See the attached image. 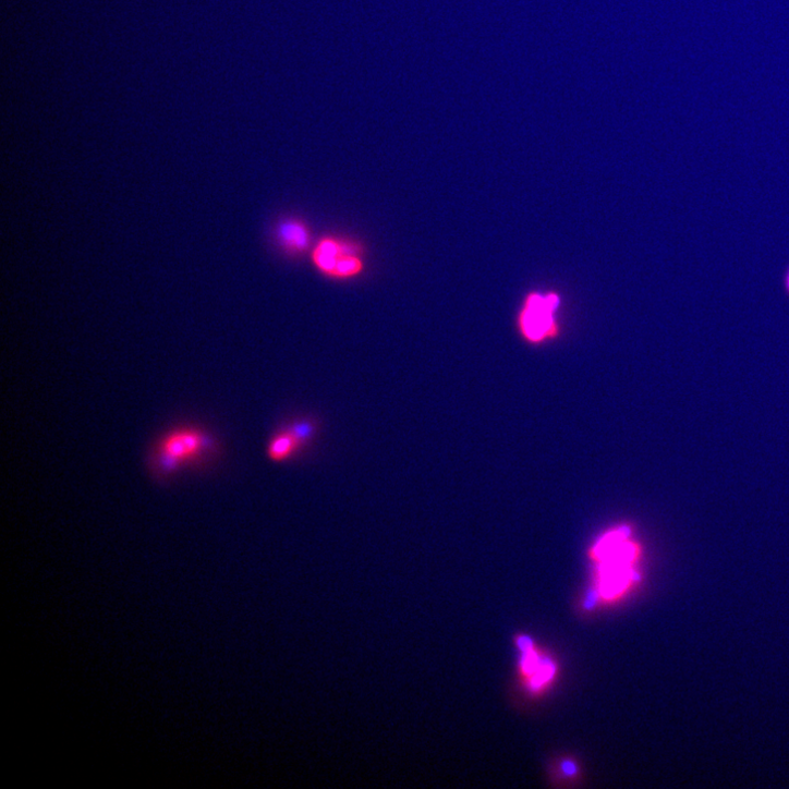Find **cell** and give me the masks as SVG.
Returning a JSON list of instances; mask_svg holds the SVG:
<instances>
[{
    "mask_svg": "<svg viewBox=\"0 0 789 789\" xmlns=\"http://www.w3.org/2000/svg\"><path fill=\"white\" fill-rule=\"evenodd\" d=\"M271 236L278 252L292 260L309 256L315 243L307 221L298 216L279 219L272 228Z\"/></svg>",
    "mask_w": 789,
    "mask_h": 789,
    "instance_id": "3",
    "label": "cell"
},
{
    "mask_svg": "<svg viewBox=\"0 0 789 789\" xmlns=\"http://www.w3.org/2000/svg\"><path fill=\"white\" fill-rule=\"evenodd\" d=\"M294 440L301 460L308 457L316 448L320 434L321 422L312 414H298L280 423Z\"/></svg>",
    "mask_w": 789,
    "mask_h": 789,
    "instance_id": "5",
    "label": "cell"
},
{
    "mask_svg": "<svg viewBox=\"0 0 789 789\" xmlns=\"http://www.w3.org/2000/svg\"><path fill=\"white\" fill-rule=\"evenodd\" d=\"M309 260L315 271L326 280L351 282L365 274L367 251L356 238L325 234L315 241Z\"/></svg>",
    "mask_w": 789,
    "mask_h": 789,
    "instance_id": "2",
    "label": "cell"
},
{
    "mask_svg": "<svg viewBox=\"0 0 789 789\" xmlns=\"http://www.w3.org/2000/svg\"><path fill=\"white\" fill-rule=\"evenodd\" d=\"M784 286H785L786 292H787L788 295H789V269H788V271H787L786 275H785Z\"/></svg>",
    "mask_w": 789,
    "mask_h": 789,
    "instance_id": "6",
    "label": "cell"
},
{
    "mask_svg": "<svg viewBox=\"0 0 789 789\" xmlns=\"http://www.w3.org/2000/svg\"><path fill=\"white\" fill-rule=\"evenodd\" d=\"M222 457V445L209 429L193 425H178L151 446L148 465L159 480H168L184 470L204 469Z\"/></svg>",
    "mask_w": 789,
    "mask_h": 789,
    "instance_id": "1",
    "label": "cell"
},
{
    "mask_svg": "<svg viewBox=\"0 0 789 789\" xmlns=\"http://www.w3.org/2000/svg\"><path fill=\"white\" fill-rule=\"evenodd\" d=\"M560 299L554 293H533L524 302L520 316L523 333L532 341H541L554 331V315Z\"/></svg>",
    "mask_w": 789,
    "mask_h": 789,
    "instance_id": "4",
    "label": "cell"
}]
</instances>
